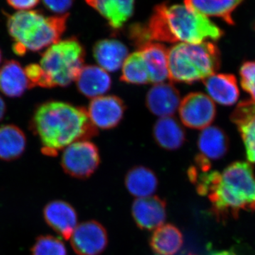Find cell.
I'll use <instances>...</instances> for the list:
<instances>
[{
	"label": "cell",
	"mask_w": 255,
	"mask_h": 255,
	"mask_svg": "<svg viewBox=\"0 0 255 255\" xmlns=\"http://www.w3.org/2000/svg\"><path fill=\"white\" fill-rule=\"evenodd\" d=\"M125 184L129 192L139 199L152 196L157 189L158 181L151 169L137 166L128 172Z\"/></svg>",
	"instance_id": "obj_24"
},
{
	"label": "cell",
	"mask_w": 255,
	"mask_h": 255,
	"mask_svg": "<svg viewBox=\"0 0 255 255\" xmlns=\"http://www.w3.org/2000/svg\"><path fill=\"white\" fill-rule=\"evenodd\" d=\"M26 138L24 132L14 125L0 127V159L12 161L24 152Z\"/></svg>",
	"instance_id": "obj_23"
},
{
	"label": "cell",
	"mask_w": 255,
	"mask_h": 255,
	"mask_svg": "<svg viewBox=\"0 0 255 255\" xmlns=\"http://www.w3.org/2000/svg\"><path fill=\"white\" fill-rule=\"evenodd\" d=\"M153 136L161 147L169 150H177L185 141L184 129L172 117L157 121L153 128Z\"/></svg>",
	"instance_id": "obj_22"
},
{
	"label": "cell",
	"mask_w": 255,
	"mask_h": 255,
	"mask_svg": "<svg viewBox=\"0 0 255 255\" xmlns=\"http://www.w3.org/2000/svg\"><path fill=\"white\" fill-rule=\"evenodd\" d=\"M32 127L41 140L42 151L49 156L97 133L85 109L58 101L40 105L33 114Z\"/></svg>",
	"instance_id": "obj_3"
},
{
	"label": "cell",
	"mask_w": 255,
	"mask_h": 255,
	"mask_svg": "<svg viewBox=\"0 0 255 255\" xmlns=\"http://www.w3.org/2000/svg\"><path fill=\"white\" fill-rule=\"evenodd\" d=\"M43 217L47 224L65 240H69L78 223L75 209L64 201L55 200L48 203L43 209Z\"/></svg>",
	"instance_id": "obj_11"
},
{
	"label": "cell",
	"mask_w": 255,
	"mask_h": 255,
	"mask_svg": "<svg viewBox=\"0 0 255 255\" xmlns=\"http://www.w3.org/2000/svg\"><path fill=\"white\" fill-rule=\"evenodd\" d=\"M85 52L75 37L56 42L42 54L38 87H66L78 78L84 67Z\"/></svg>",
	"instance_id": "obj_6"
},
{
	"label": "cell",
	"mask_w": 255,
	"mask_h": 255,
	"mask_svg": "<svg viewBox=\"0 0 255 255\" xmlns=\"http://www.w3.org/2000/svg\"><path fill=\"white\" fill-rule=\"evenodd\" d=\"M221 53L211 42L180 43L168 50L169 79L192 84L216 74L221 67Z\"/></svg>",
	"instance_id": "obj_5"
},
{
	"label": "cell",
	"mask_w": 255,
	"mask_h": 255,
	"mask_svg": "<svg viewBox=\"0 0 255 255\" xmlns=\"http://www.w3.org/2000/svg\"><path fill=\"white\" fill-rule=\"evenodd\" d=\"M212 255H238L236 253L232 251H223L216 252V253H213Z\"/></svg>",
	"instance_id": "obj_33"
},
{
	"label": "cell",
	"mask_w": 255,
	"mask_h": 255,
	"mask_svg": "<svg viewBox=\"0 0 255 255\" xmlns=\"http://www.w3.org/2000/svg\"><path fill=\"white\" fill-rule=\"evenodd\" d=\"M125 109L123 101L117 96H101L92 99L87 112L96 128L107 130L119 125Z\"/></svg>",
	"instance_id": "obj_10"
},
{
	"label": "cell",
	"mask_w": 255,
	"mask_h": 255,
	"mask_svg": "<svg viewBox=\"0 0 255 255\" xmlns=\"http://www.w3.org/2000/svg\"><path fill=\"white\" fill-rule=\"evenodd\" d=\"M132 215L137 226L141 229H157L165 221L166 202L157 196L139 198L132 204Z\"/></svg>",
	"instance_id": "obj_12"
},
{
	"label": "cell",
	"mask_w": 255,
	"mask_h": 255,
	"mask_svg": "<svg viewBox=\"0 0 255 255\" xmlns=\"http://www.w3.org/2000/svg\"><path fill=\"white\" fill-rule=\"evenodd\" d=\"M131 38L141 46L150 42L200 43L206 40L217 41L223 31L207 16L186 5H157L146 26L135 25Z\"/></svg>",
	"instance_id": "obj_2"
},
{
	"label": "cell",
	"mask_w": 255,
	"mask_h": 255,
	"mask_svg": "<svg viewBox=\"0 0 255 255\" xmlns=\"http://www.w3.org/2000/svg\"><path fill=\"white\" fill-rule=\"evenodd\" d=\"M68 14L46 16L38 10L19 11L9 15L6 27L14 41L13 49L17 55L37 52L48 48L66 30Z\"/></svg>",
	"instance_id": "obj_4"
},
{
	"label": "cell",
	"mask_w": 255,
	"mask_h": 255,
	"mask_svg": "<svg viewBox=\"0 0 255 255\" xmlns=\"http://www.w3.org/2000/svg\"><path fill=\"white\" fill-rule=\"evenodd\" d=\"M8 4L15 9L27 11L36 7L40 0H6Z\"/></svg>",
	"instance_id": "obj_31"
},
{
	"label": "cell",
	"mask_w": 255,
	"mask_h": 255,
	"mask_svg": "<svg viewBox=\"0 0 255 255\" xmlns=\"http://www.w3.org/2000/svg\"><path fill=\"white\" fill-rule=\"evenodd\" d=\"M201 155L209 159H219L227 153L229 140L226 132L217 127L203 129L198 140Z\"/></svg>",
	"instance_id": "obj_21"
},
{
	"label": "cell",
	"mask_w": 255,
	"mask_h": 255,
	"mask_svg": "<svg viewBox=\"0 0 255 255\" xmlns=\"http://www.w3.org/2000/svg\"><path fill=\"white\" fill-rule=\"evenodd\" d=\"M179 91L170 83L155 84L146 97V105L151 113L160 118L172 117L181 103Z\"/></svg>",
	"instance_id": "obj_13"
},
{
	"label": "cell",
	"mask_w": 255,
	"mask_h": 255,
	"mask_svg": "<svg viewBox=\"0 0 255 255\" xmlns=\"http://www.w3.org/2000/svg\"><path fill=\"white\" fill-rule=\"evenodd\" d=\"M70 240L73 251L78 255H100L108 243L105 228L94 221L77 226Z\"/></svg>",
	"instance_id": "obj_9"
},
{
	"label": "cell",
	"mask_w": 255,
	"mask_h": 255,
	"mask_svg": "<svg viewBox=\"0 0 255 255\" xmlns=\"http://www.w3.org/2000/svg\"><path fill=\"white\" fill-rule=\"evenodd\" d=\"M31 255H67L66 248L58 238L40 236L32 248Z\"/></svg>",
	"instance_id": "obj_28"
},
{
	"label": "cell",
	"mask_w": 255,
	"mask_h": 255,
	"mask_svg": "<svg viewBox=\"0 0 255 255\" xmlns=\"http://www.w3.org/2000/svg\"><path fill=\"white\" fill-rule=\"evenodd\" d=\"M1 60H2V55H1V50H0V65L1 63Z\"/></svg>",
	"instance_id": "obj_34"
},
{
	"label": "cell",
	"mask_w": 255,
	"mask_h": 255,
	"mask_svg": "<svg viewBox=\"0 0 255 255\" xmlns=\"http://www.w3.org/2000/svg\"><path fill=\"white\" fill-rule=\"evenodd\" d=\"M108 21L111 27L119 29L131 16L134 0H85Z\"/></svg>",
	"instance_id": "obj_19"
},
{
	"label": "cell",
	"mask_w": 255,
	"mask_h": 255,
	"mask_svg": "<svg viewBox=\"0 0 255 255\" xmlns=\"http://www.w3.org/2000/svg\"><path fill=\"white\" fill-rule=\"evenodd\" d=\"M210 98L220 105L232 106L238 102L240 92L237 79L231 74H214L204 80Z\"/></svg>",
	"instance_id": "obj_18"
},
{
	"label": "cell",
	"mask_w": 255,
	"mask_h": 255,
	"mask_svg": "<svg viewBox=\"0 0 255 255\" xmlns=\"http://www.w3.org/2000/svg\"><path fill=\"white\" fill-rule=\"evenodd\" d=\"M150 245L157 255H174L182 247V233L173 225L161 226L151 236Z\"/></svg>",
	"instance_id": "obj_25"
},
{
	"label": "cell",
	"mask_w": 255,
	"mask_h": 255,
	"mask_svg": "<svg viewBox=\"0 0 255 255\" xmlns=\"http://www.w3.org/2000/svg\"><path fill=\"white\" fill-rule=\"evenodd\" d=\"M189 177L196 184L198 193L208 196L218 219H236L242 211H255V173L251 164L236 162L222 172L201 174L193 167Z\"/></svg>",
	"instance_id": "obj_1"
},
{
	"label": "cell",
	"mask_w": 255,
	"mask_h": 255,
	"mask_svg": "<svg viewBox=\"0 0 255 255\" xmlns=\"http://www.w3.org/2000/svg\"><path fill=\"white\" fill-rule=\"evenodd\" d=\"M121 80L132 85L151 83L148 68L140 50L131 53L126 59L122 66Z\"/></svg>",
	"instance_id": "obj_27"
},
{
	"label": "cell",
	"mask_w": 255,
	"mask_h": 255,
	"mask_svg": "<svg viewBox=\"0 0 255 255\" xmlns=\"http://www.w3.org/2000/svg\"><path fill=\"white\" fill-rule=\"evenodd\" d=\"M75 0H42L45 7L52 12L65 14L73 6Z\"/></svg>",
	"instance_id": "obj_30"
},
{
	"label": "cell",
	"mask_w": 255,
	"mask_h": 255,
	"mask_svg": "<svg viewBox=\"0 0 255 255\" xmlns=\"http://www.w3.org/2000/svg\"><path fill=\"white\" fill-rule=\"evenodd\" d=\"M75 81L79 91L85 97L92 99L103 96L112 86L110 75L95 65L84 66Z\"/></svg>",
	"instance_id": "obj_16"
},
{
	"label": "cell",
	"mask_w": 255,
	"mask_h": 255,
	"mask_svg": "<svg viewBox=\"0 0 255 255\" xmlns=\"http://www.w3.org/2000/svg\"><path fill=\"white\" fill-rule=\"evenodd\" d=\"M178 111L182 124L194 129L210 127L216 115L214 101L201 92H194L186 96L181 101Z\"/></svg>",
	"instance_id": "obj_8"
},
{
	"label": "cell",
	"mask_w": 255,
	"mask_h": 255,
	"mask_svg": "<svg viewBox=\"0 0 255 255\" xmlns=\"http://www.w3.org/2000/svg\"><path fill=\"white\" fill-rule=\"evenodd\" d=\"M5 113H6V105L4 101L0 97V122L4 118Z\"/></svg>",
	"instance_id": "obj_32"
},
{
	"label": "cell",
	"mask_w": 255,
	"mask_h": 255,
	"mask_svg": "<svg viewBox=\"0 0 255 255\" xmlns=\"http://www.w3.org/2000/svg\"><path fill=\"white\" fill-rule=\"evenodd\" d=\"M241 133L248 160L255 163V102L247 100L238 104L231 115Z\"/></svg>",
	"instance_id": "obj_14"
},
{
	"label": "cell",
	"mask_w": 255,
	"mask_h": 255,
	"mask_svg": "<svg viewBox=\"0 0 255 255\" xmlns=\"http://www.w3.org/2000/svg\"><path fill=\"white\" fill-rule=\"evenodd\" d=\"M139 50L148 68L151 83H162L169 78V50L164 45L150 42L140 46Z\"/></svg>",
	"instance_id": "obj_20"
},
{
	"label": "cell",
	"mask_w": 255,
	"mask_h": 255,
	"mask_svg": "<svg viewBox=\"0 0 255 255\" xmlns=\"http://www.w3.org/2000/svg\"><path fill=\"white\" fill-rule=\"evenodd\" d=\"M187 255H195V254H191V253H189V254H188Z\"/></svg>",
	"instance_id": "obj_35"
},
{
	"label": "cell",
	"mask_w": 255,
	"mask_h": 255,
	"mask_svg": "<svg viewBox=\"0 0 255 255\" xmlns=\"http://www.w3.org/2000/svg\"><path fill=\"white\" fill-rule=\"evenodd\" d=\"M243 0H184L186 6L206 16L223 18L234 24L232 13Z\"/></svg>",
	"instance_id": "obj_26"
},
{
	"label": "cell",
	"mask_w": 255,
	"mask_h": 255,
	"mask_svg": "<svg viewBox=\"0 0 255 255\" xmlns=\"http://www.w3.org/2000/svg\"><path fill=\"white\" fill-rule=\"evenodd\" d=\"M240 76L243 90L255 102V61L245 62L240 69Z\"/></svg>",
	"instance_id": "obj_29"
},
{
	"label": "cell",
	"mask_w": 255,
	"mask_h": 255,
	"mask_svg": "<svg viewBox=\"0 0 255 255\" xmlns=\"http://www.w3.org/2000/svg\"><path fill=\"white\" fill-rule=\"evenodd\" d=\"M100 153L95 144L80 140L64 149L61 165L68 175L78 179L90 177L98 167Z\"/></svg>",
	"instance_id": "obj_7"
},
{
	"label": "cell",
	"mask_w": 255,
	"mask_h": 255,
	"mask_svg": "<svg viewBox=\"0 0 255 255\" xmlns=\"http://www.w3.org/2000/svg\"><path fill=\"white\" fill-rule=\"evenodd\" d=\"M93 55L101 68L112 73L122 68L128 56V50L124 43L117 40H101L94 46Z\"/></svg>",
	"instance_id": "obj_17"
},
{
	"label": "cell",
	"mask_w": 255,
	"mask_h": 255,
	"mask_svg": "<svg viewBox=\"0 0 255 255\" xmlns=\"http://www.w3.org/2000/svg\"><path fill=\"white\" fill-rule=\"evenodd\" d=\"M31 84L26 76L25 69L18 62L11 60L0 67V92L11 98L21 97Z\"/></svg>",
	"instance_id": "obj_15"
}]
</instances>
